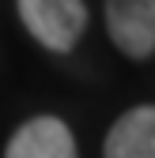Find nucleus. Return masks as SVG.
Returning <instances> with one entry per match:
<instances>
[{
	"instance_id": "obj_1",
	"label": "nucleus",
	"mask_w": 155,
	"mask_h": 158,
	"mask_svg": "<svg viewBox=\"0 0 155 158\" xmlns=\"http://www.w3.org/2000/svg\"><path fill=\"white\" fill-rule=\"evenodd\" d=\"M15 4H19V19L30 30V38L53 53H68L87 30L83 0H15Z\"/></svg>"
},
{
	"instance_id": "obj_2",
	"label": "nucleus",
	"mask_w": 155,
	"mask_h": 158,
	"mask_svg": "<svg viewBox=\"0 0 155 158\" xmlns=\"http://www.w3.org/2000/svg\"><path fill=\"white\" fill-rule=\"evenodd\" d=\"M106 30L129 60L155 53V0H106Z\"/></svg>"
},
{
	"instance_id": "obj_3",
	"label": "nucleus",
	"mask_w": 155,
	"mask_h": 158,
	"mask_svg": "<svg viewBox=\"0 0 155 158\" xmlns=\"http://www.w3.org/2000/svg\"><path fill=\"white\" fill-rule=\"evenodd\" d=\"M4 158H76V139L64 121L34 117V121L19 124V132L8 139Z\"/></svg>"
},
{
	"instance_id": "obj_4",
	"label": "nucleus",
	"mask_w": 155,
	"mask_h": 158,
	"mask_svg": "<svg viewBox=\"0 0 155 158\" xmlns=\"http://www.w3.org/2000/svg\"><path fill=\"white\" fill-rule=\"evenodd\" d=\"M106 158H155V106L121 113L106 135Z\"/></svg>"
}]
</instances>
